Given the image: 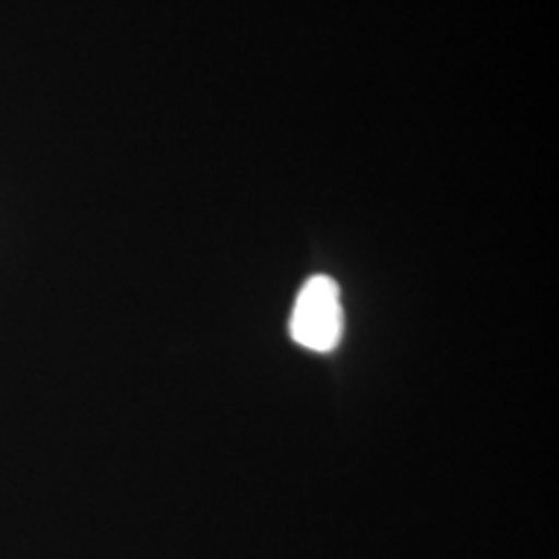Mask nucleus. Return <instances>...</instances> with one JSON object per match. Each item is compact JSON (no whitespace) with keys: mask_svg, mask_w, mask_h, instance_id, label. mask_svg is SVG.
I'll return each mask as SVG.
<instances>
[{"mask_svg":"<svg viewBox=\"0 0 559 559\" xmlns=\"http://www.w3.org/2000/svg\"><path fill=\"white\" fill-rule=\"evenodd\" d=\"M344 313L338 284L328 276H313L302 284L290 318V336L313 353L334 350L342 338Z\"/></svg>","mask_w":559,"mask_h":559,"instance_id":"nucleus-1","label":"nucleus"}]
</instances>
